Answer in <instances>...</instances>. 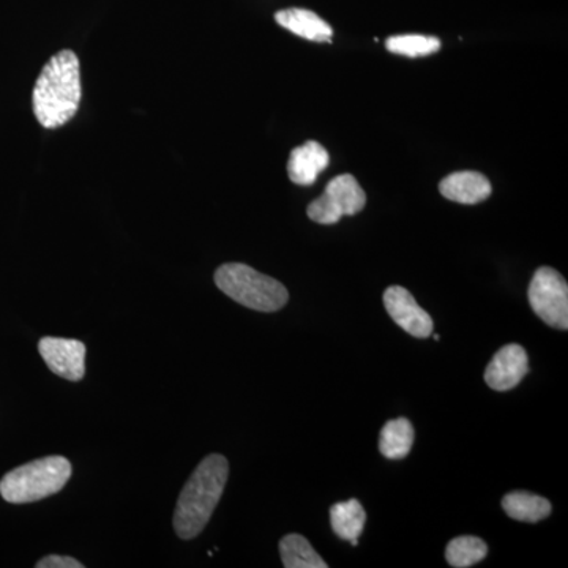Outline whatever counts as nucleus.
Returning <instances> with one entry per match:
<instances>
[{
    "label": "nucleus",
    "mask_w": 568,
    "mask_h": 568,
    "mask_svg": "<svg viewBox=\"0 0 568 568\" xmlns=\"http://www.w3.org/2000/svg\"><path fill=\"white\" fill-rule=\"evenodd\" d=\"M82 99L80 59L73 51L52 55L33 88L32 106L44 129H59L77 115Z\"/></svg>",
    "instance_id": "obj_1"
},
{
    "label": "nucleus",
    "mask_w": 568,
    "mask_h": 568,
    "mask_svg": "<svg viewBox=\"0 0 568 568\" xmlns=\"http://www.w3.org/2000/svg\"><path fill=\"white\" fill-rule=\"evenodd\" d=\"M230 465L223 455H209L186 481L174 514V529L183 540L203 532L226 487Z\"/></svg>",
    "instance_id": "obj_2"
},
{
    "label": "nucleus",
    "mask_w": 568,
    "mask_h": 568,
    "mask_svg": "<svg viewBox=\"0 0 568 568\" xmlns=\"http://www.w3.org/2000/svg\"><path fill=\"white\" fill-rule=\"evenodd\" d=\"M215 284L227 297L256 312H278L290 293L278 280L260 274L246 264H224L215 272Z\"/></svg>",
    "instance_id": "obj_3"
},
{
    "label": "nucleus",
    "mask_w": 568,
    "mask_h": 568,
    "mask_svg": "<svg viewBox=\"0 0 568 568\" xmlns=\"http://www.w3.org/2000/svg\"><path fill=\"white\" fill-rule=\"evenodd\" d=\"M70 476L71 465L67 458L36 459L7 474L0 481V495L11 504L37 503L61 491Z\"/></svg>",
    "instance_id": "obj_4"
},
{
    "label": "nucleus",
    "mask_w": 568,
    "mask_h": 568,
    "mask_svg": "<svg viewBox=\"0 0 568 568\" xmlns=\"http://www.w3.org/2000/svg\"><path fill=\"white\" fill-rule=\"evenodd\" d=\"M534 313L549 327L568 328V284L558 271L540 267L534 274L528 291Z\"/></svg>",
    "instance_id": "obj_5"
},
{
    "label": "nucleus",
    "mask_w": 568,
    "mask_h": 568,
    "mask_svg": "<svg viewBox=\"0 0 568 568\" xmlns=\"http://www.w3.org/2000/svg\"><path fill=\"white\" fill-rule=\"evenodd\" d=\"M366 194L354 175L343 174L332 179L323 196L306 209L310 219L320 224H335L345 215L364 211Z\"/></svg>",
    "instance_id": "obj_6"
},
{
    "label": "nucleus",
    "mask_w": 568,
    "mask_h": 568,
    "mask_svg": "<svg viewBox=\"0 0 568 568\" xmlns=\"http://www.w3.org/2000/svg\"><path fill=\"white\" fill-rule=\"evenodd\" d=\"M39 351L48 368L67 381H81L85 373V346L78 339L41 338Z\"/></svg>",
    "instance_id": "obj_7"
},
{
    "label": "nucleus",
    "mask_w": 568,
    "mask_h": 568,
    "mask_svg": "<svg viewBox=\"0 0 568 568\" xmlns=\"http://www.w3.org/2000/svg\"><path fill=\"white\" fill-rule=\"evenodd\" d=\"M384 305L395 324H398L407 334L416 338H428L433 335L432 316L417 304L414 295L405 287H388L384 293Z\"/></svg>",
    "instance_id": "obj_8"
},
{
    "label": "nucleus",
    "mask_w": 568,
    "mask_h": 568,
    "mask_svg": "<svg viewBox=\"0 0 568 568\" xmlns=\"http://www.w3.org/2000/svg\"><path fill=\"white\" fill-rule=\"evenodd\" d=\"M528 372V354H526L525 347L507 345L500 347L493 361L489 362L487 369H485V383L493 390H511L525 379Z\"/></svg>",
    "instance_id": "obj_9"
},
{
    "label": "nucleus",
    "mask_w": 568,
    "mask_h": 568,
    "mask_svg": "<svg viewBox=\"0 0 568 568\" xmlns=\"http://www.w3.org/2000/svg\"><path fill=\"white\" fill-rule=\"evenodd\" d=\"M331 163V155L325 148L316 141H306L301 148L291 152L287 162V174L297 185L308 186L316 182L317 175L323 173Z\"/></svg>",
    "instance_id": "obj_10"
},
{
    "label": "nucleus",
    "mask_w": 568,
    "mask_h": 568,
    "mask_svg": "<svg viewBox=\"0 0 568 568\" xmlns=\"http://www.w3.org/2000/svg\"><path fill=\"white\" fill-rule=\"evenodd\" d=\"M439 192L454 203L474 205L488 200L491 194V183L477 171H459V173L447 175L439 183Z\"/></svg>",
    "instance_id": "obj_11"
},
{
    "label": "nucleus",
    "mask_w": 568,
    "mask_h": 568,
    "mask_svg": "<svg viewBox=\"0 0 568 568\" xmlns=\"http://www.w3.org/2000/svg\"><path fill=\"white\" fill-rule=\"evenodd\" d=\"M275 21L286 31L295 33L302 39L316 41V43H331L334 29L315 11L305 9H286L275 14Z\"/></svg>",
    "instance_id": "obj_12"
},
{
    "label": "nucleus",
    "mask_w": 568,
    "mask_h": 568,
    "mask_svg": "<svg viewBox=\"0 0 568 568\" xmlns=\"http://www.w3.org/2000/svg\"><path fill=\"white\" fill-rule=\"evenodd\" d=\"M503 508L508 517L523 523L541 521L551 515V504L548 499L526 491H515L504 496Z\"/></svg>",
    "instance_id": "obj_13"
},
{
    "label": "nucleus",
    "mask_w": 568,
    "mask_h": 568,
    "mask_svg": "<svg viewBox=\"0 0 568 568\" xmlns=\"http://www.w3.org/2000/svg\"><path fill=\"white\" fill-rule=\"evenodd\" d=\"M414 444V428L407 418H395L384 425L379 437V450L388 459H403Z\"/></svg>",
    "instance_id": "obj_14"
},
{
    "label": "nucleus",
    "mask_w": 568,
    "mask_h": 568,
    "mask_svg": "<svg viewBox=\"0 0 568 568\" xmlns=\"http://www.w3.org/2000/svg\"><path fill=\"white\" fill-rule=\"evenodd\" d=\"M366 514L357 499L335 504L331 508L332 529L343 540H354L364 532Z\"/></svg>",
    "instance_id": "obj_15"
},
{
    "label": "nucleus",
    "mask_w": 568,
    "mask_h": 568,
    "mask_svg": "<svg viewBox=\"0 0 568 568\" xmlns=\"http://www.w3.org/2000/svg\"><path fill=\"white\" fill-rule=\"evenodd\" d=\"M280 555L286 568H327L324 559L313 549L310 541L298 534H290L280 541Z\"/></svg>",
    "instance_id": "obj_16"
},
{
    "label": "nucleus",
    "mask_w": 568,
    "mask_h": 568,
    "mask_svg": "<svg viewBox=\"0 0 568 568\" xmlns=\"http://www.w3.org/2000/svg\"><path fill=\"white\" fill-rule=\"evenodd\" d=\"M488 555V547L481 538L463 536L447 545L446 559L452 567L467 568L481 562Z\"/></svg>",
    "instance_id": "obj_17"
},
{
    "label": "nucleus",
    "mask_w": 568,
    "mask_h": 568,
    "mask_svg": "<svg viewBox=\"0 0 568 568\" xmlns=\"http://www.w3.org/2000/svg\"><path fill=\"white\" fill-rule=\"evenodd\" d=\"M387 50L407 58H422L439 51L440 41L435 37L396 36L386 41Z\"/></svg>",
    "instance_id": "obj_18"
},
{
    "label": "nucleus",
    "mask_w": 568,
    "mask_h": 568,
    "mask_svg": "<svg viewBox=\"0 0 568 568\" xmlns=\"http://www.w3.org/2000/svg\"><path fill=\"white\" fill-rule=\"evenodd\" d=\"M80 560L69 558V556H48L40 562H37V568H82Z\"/></svg>",
    "instance_id": "obj_19"
}]
</instances>
